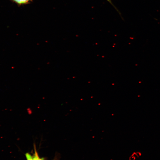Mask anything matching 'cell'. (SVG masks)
Instances as JSON below:
<instances>
[{"mask_svg": "<svg viewBox=\"0 0 160 160\" xmlns=\"http://www.w3.org/2000/svg\"><path fill=\"white\" fill-rule=\"evenodd\" d=\"M25 156L27 160H33V156L28 153H26L25 154Z\"/></svg>", "mask_w": 160, "mask_h": 160, "instance_id": "3957f363", "label": "cell"}, {"mask_svg": "<svg viewBox=\"0 0 160 160\" xmlns=\"http://www.w3.org/2000/svg\"><path fill=\"white\" fill-rule=\"evenodd\" d=\"M106 0L108 1L110 4H111V5H112L113 7L119 13V14H120V15H121V14L120 13V12H119V11L116 8V7L113 4V3L112 2L111 0Z\"/></svg>", "mask_w": 160, "mask_h": 160, "instance_id": "277c9868", "label": "cell"}, {"mask_svg": "<svg viewBox=\"0 0 160 160\" xmlns=\"http://www.w3.org/2000/svg\"><path fill=\"white\" fill-rule=\"evenodd\" d=\"M35 149V153L33 156V160H44L43 158H40L39 157L38 154L36 151L35 145H34Z\"/></svg>", "mask_w": 160, "mask_h": 160, "instance_id": "7a4b0ae2", "label": "cell"}, {"mask_svg": "<svg viewBox=\"0 0 160 160\" xmlns=\"http://www.w3.org/2000/svg\"><path fill=\"white\" fill-rule=\"evenodd\" d=\"M12 2L15 3L19 6L30 4L33 0H10Z\"/></svg>", "mask_w": 160, "mask_h": 160, "instance_id": "6da1fadb", "label": "cell"}]
</instances>
